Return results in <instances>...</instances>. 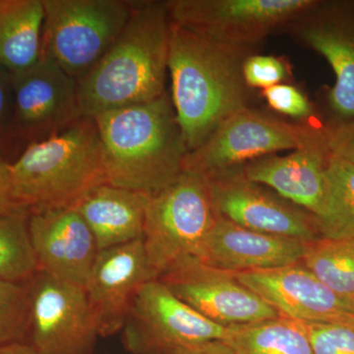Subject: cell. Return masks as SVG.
Segmentation results:
<instances>
[{"label":"cell","instance_id":"6da1fadb","mask_svg":"<svg viewBox=\"0 0 354 354\" xmlns=\"http://www.w3.org/2000/svg\"><path fill=\"white\" fill-rule=\"evenodd\" d=\"M253 53V48L216 44L172 24L171 97L188 153L230 116L249 108L243 64Z\"/></svg>","mask_w":354,"mask_h":354},{"label":"cell","instance_id":"7a4b0ae2","mask_svg":"<svg viewBox=\"0 0 354 354\" xmlns=\"http://www.w3.org/2000/svg\"><path fill=\"white\" fill-rule=\"evenodd\" d=\"M171 27L167 0L135 1L120 37L77 80L83 118L153 102L167 92Z\"/></svg>","mask_w":354,"mask_h":354},{"label":"cell","instance_id":"3957f363","mask_svg":"<svg viewBox=\"0 0 354 354\" xmlns=\"http://www.w3.org/2000/svg\"><path fill=\"white\" fill-rule=\"evenodd\" d=\"M94 120L106 183L153 196L183 171L188 153L171 94Z\"/></svg>","mask_w":354,"mask_h":354},{"label":"cell","instance_id":"277c9868","mask_svg":"<svg viewBox=\"0 0 354 354\" xmlns=\"http://www.w3.org/2000/svg\"><path fill=\"white\" fill-rule=\"evenodd\" d=\"M14 197L27 209L73 206L88 191L106 183L101 140L94 120L26 147L10 162Z\"/></svg>","mask_w":354,"mask_h":354},{"label":"cell","instance_id":"5b68a950","mask_svg":"<svg viewBox=\"0 0 354 354\" xmlns=\"http://www.w3.org/2000/svg\"><path fill=\"white\" fill-rule=\"evenodd\" d=\"M216 218L208 179L200 172L183 169L174 183L150 197L143 241L158 278L183 258L200 259Z\"/></svg>","mask_w":354,"mask_h":354},{"label":"cell","instance_id":"8992f818","mask_svg":"<svg viewBox=\"0 0 354 354\" xmlns=\"http://www.w3.org/2000/svg\"><path fill=\"white\" fill-rule=\"evenodd\" d=\"M41 55L76 80L87 74L118 39L131 16L127 0H43Z\"/></svg>","mask_w":354,"mask_h":354},{"label":"cell","instance_id":"52a82bcc","mask_svg":"<svg viewBox=\"0 0 354 354\" xmlns=\"http://www.w3.org/2000/svg\"><path fill=\"white\" fill-rule=\"evenodd\" d=\"M317 0H167L174 25L225 46L253 48Z\"/></svg>","mask_w":354,"mask_h":354},{"label":"cell","instance_id":"ba28073f","mask_svg":"<svg viewBox=\"0 0 354 354\" xmlns=\"http://www.w3.org/2000/svg\"><path fill=\"white\" fill-rule=\"evenodd\" d=\"M323 127L286 122L250 108L227 118L184 160L183 169L208 176L241 167L266 156L323 142Z\"/></svg>","mask_w":354,"mask_h":354},{"label":"cell","instance_id":"9c48e42d","mask_svg":"<svg viewBox=\"0 0 354 354\" xmlns=\"http://www.w3.org/2000/svg\"><path fill=\"white\" fill-rule=\"evenodd\" d=\"M232 330L201 315L156 279L135 295L121 330L130 353L152 354L174 346L225 342Z\"/></svg>","mask_w":354,"mask_h":354},{"label":"cell","instance_id":"30bf717a","mask_svg":"<svg viewBox=\"0 0 354 354\" xmlns=\"http://www.w3.org/2000/svg\"><path fill=\"white\" fill-rule=\"evenodd\" d=\"M27 288L32 348L39 354H94L100 334L83 288L39 271Z\"/></svg>","mask_w":354,"mask_h":354},{"label":"cell","instance_id":"8fae6325","mask_svg":"<svg viewBox=\"0 0 354 354\" xmlns=\"http://www.w3.org/2000/svg\"><path fill=\"white\" fill-rule=\"evenodd\" d=\"M13 138L21 152L83 118L78 84L50 57L12 73Z\"/></svg>","mask_w":354,"mask_h":354},{"label":"cell","instance_id":"7c38bea8","mask_svg":"<svg viewBox=\"0 0 354 354\" xmlns=\"http://www.w3.org/2000/svg\"><path fill=\"white\" fill-rule=\"evenodd\" d=\"M158 279L179 299L225 328L242 327L281 316L242 285L234 272L216 269L196 257L177 261Z\"/></svg>","mask_w":354,"mask_h":354},{"label":"cell","instance_id":"4fadbf2b","mask_svg":"<svg viewBox=\"0 0 354 354\" xmlns=\"http://www.w3.org/2000/svg\"><path fill=\"white\" fill-rule=\"evenodd\" d=\"M206 176L218 218L249 230L304 242L320 239L315 216L268 187L249 180L241 167Z\"/></svg>","mask_w":354,"mask_h":354},{"label":"cell","instance_id":"5bb4252c","mask_svg":"<svg viewBox=\"0 0 354 354\" xmlns=\"http://www.w3.org/2000/svg\"><path fill=\"white\" fill-rule=\"evenodd\" d=\"M283 32L320 53L334 70L328 95L332 123L354 121V0H317Z\"/></svg>","mask_w":354,"mask_h":354},{"label":"cell","instance_id":"9a60e30c","mask_svg":"<svg viewBox=\"0 0 354 354\" xmlns=\"http://www.w3.org/2000/svg\"><path fill=\"white\" fill-rule=\"evenodd\" d=\"M28 227L38 271L84 288L100 250L77 209H30Z\"/></svg>","mask_w":354,"mask_h":354},{"label":"cell","instance_id":"2e32d148","mask_svg":"<svg viewBox=\"0 0 354 354\" xmlns=\"http://www.w3.org/2000/svg\"><path fill=\"white\" fill-rule=\"evenodd\" d=\"M156 279L143 239L99 251L84 290L100 337L123 329L135 295Z\"/></svg>","mask_w":354,"mask_h":354},{"label":"cell","instance_id":"e0dca14e","mask_svg":"<svg viewBox=\"0 0 354 354\" xmlns=\"http://www.w3.org/2000/svg\"><path fill=\"white\" fill-rule=\"evenodd\" d=\"M234 274L281 316L301 323L354 327V312L348 300L324 285L302 263Z\"/></svg>","mask_w":354,"mask_h":354},{"label":"cell","instance_id":"ac0fdd59","mask_svg":"<svg viewBox=\"0 0 354 354\" xmlns=\"http://www.w3.org/2000/svg\"><path fill=\"white\" fill-rule=\"evenodd\" d=\"M308 243L249 230L218 216L200 260L234 274L278 269L301 263Z\"/></svg>","mask_w":354,"mask_h":354},{"label":"cell","instance_id":"d6986e66","mask_svg":"<svg viewBox=\"0 0 354 354\" xmlns=\"http://www.w3.org/2000/svg\"><path fill=\"white\" fill-rule=\"evenodd\" d=\"M329 155L323 140L288 155L266 156L239 167L249 180L270 188L318 218L327 198L326 167Z\"/></svg>","mask_w":354,"mask_h":354},{"label":"cell","instance_id":"ffe728a7","mask_svg":"<svg viewBox=\"0 0 354 354\" xmlns=\"http://www.w3.org/2000/svg\"><path fill=\"white\" fill-rule=\"evenodd\" d=\"M150 196L104 183L73 205L90 227L99 250L143 239Z\"/></svg>","mask_w":354,"mask_h":354},{"label":"cell","instance_id":"44dd1931","mask_svg":"<svg viewBox=\"0 0 354 354\" xmlns=\"http://www.w3.org/2000/svg\"><path fill=\"white\" fill-rule=\"evenodd\" d=\"M43 0H0V65L24 71L41 57Z\"/></svg>","mask_w":354,"mask_h":354},{"label":"cell","instance_id":"7402d4cb","mask_svg":"<svg viewBox=\"0 0 354 354\" xmlns=\"http://www.w3.org/2000/svg\"><path fill=\"white\" fill-rule=\"evenodd\" d=\"M225 342L234 354H314L302 324L283 316L232 328Z\"/></svg>","mask_w":354,"mask_h":354},{"label":"cell","instance_id":"603a6c76","mask_svg":"<svg viewBox=\"0 0 354 354\" xmlns=\"http://www.w3.org/2000/svg\"><path fill=\"white\" fill-rule=\"evenodd\" d=\"M326 176L327 198L315 218L320 239H354V165L330 153Z\"/></svg>","mask_w":354,"mask_h":354},{"label":"cell","instance_id":"cb8c5ba5","mask_svg":"<svg viewBox=\"0 0 354 354\" xmlns=\"http://www.w3.org/2000/svg\"><path fill=\"white\" fill-rule=\"evenodd\" d=\"M302 264L344 299L354 297V239L309 242Z\"/></svg>","mask_w":354,"mask_h":354},{"label":"cell","instance_id":"d4e9b609","mask_svg":"<svg viewBox=\"0 0 354 354\" xmlns=\"http://www.w3.org/2000/svg\"><path fill=\"white\" fill-rule=\"evenodd\" d=\"M28 218L25 207L0 213V281L26 283L38 272Z\"/></svg>","mask_w":354,"mask_h":354},{"label":"cell","instance_id":"484cf974","mask_svg":"<svg viewBox=\"0 0 354 354\" xmlns=\"http://www.w3.org/2000/svg\"><path fill=\"white\" fill-rule=\"evenodd\" d=\"M29 297L27 281H0V346L27 342Z\"/></svg>","mask_w":354,"mask_h":354},{"label":"cell","instance_id":"4316f807","mask_svg":"<svg viewBox=\"0 0 354 354\" xmlns=\"http://www.w3.org/2000/svg\"><path fill=\"white\" fill-rule=\"evenodd\" d=\"M301 324L314 354H354L353 326L329 323Z\"/></svg>","mask_w":354,"mask_h":354},{"label":"cell","instance_id":"83f0119b","mask_svg":"<svg viewBox=\"0 0 354 354\" xmlns=\"http://www.w3.org/2000/svg\"><path fill=\"white\" fill-rule=\"evenodd\" d=\"M243 77L249 88L265 90L290 80L291 70L283 57L253 53L244 62Z\"/></svg>","mask_w":354,"mask_h":354},{"label":"cell","instance_id":"f1b7e54d","mask_svg":"<svg viewBox=\"0 0 354 354\" xmlns=\"http://www.w3.org/2000/svg\"><path fill=\"white\" fill-rule=\"evenodd\" d=\"M269 108L274 113L304 120L314 113V106L308 97L299 88L290 84H279L262 92Z\"/></svg>","mask_w":354,"mask_h":354},{"label":"cell","instance_id":"f546056e","mask_svg":"<svg viewBox=\"0 0 354 354\" xmlns=\"http://www.w3.org/2000/svg\"><path fill=\"white\" fill-rule=\"evenodd\" d=\"M13 150L12 73L0 65V155L6 158Z\"/></svg>","mask_w":354,"mask_h":354},{"label":"cell","instance_id":"4dcf8cb0","mask_svg":"<svg viewBox=\"0 0 354 354\" xmlns=\"http://www.w3.org/2000/svg\"><path fill=\"white\" fill-rule=\"evenodd\" d=\"M324 141L330 155L354 165V121L330 123L323 127Z\"/></svg>","mask_w":354,"mask_h":354},{"label":"cell","instance_id":"1f68e13d","mask_svg":"<svg viewBox=\"0 0 354 354\" xmlns=\"http://www.w3.org/2000/svg\"><path fill=\"white\" fill-rule=\"evenodd\" d=\"M14 197L12 180H11L10 162L0 155V213L19 208Z\"/></svg>","mask_w":354,"mask_h":354},{"label":"cell","instance_id":"d6a6232c","mask_svg":"<svg viewBox=\"0 0 354 354\" xmlns=\"http://www.w3.org/2000/svg\"><path fill=\"white\" fill-rule=\"evenodd\" d=\"M152 354H234L225 342H212L195 346L158 349Z\"/></svg>","mask_w":354,"mask_h":354},{"label":"cell","instance_id":"836d02e7","mask_svg":"<svg viewBox=\"0 0 354 354\" xmlns=\"http://www.w3.org/2000/svg\"><path fill=\"white\" fill-rule=\"evenodd\" d=\"M0 354H39L28 342H17L0 346Z\"/></svg>","mask_w":354,"mask_h":354},{"label":"cell","instance_id":"e575fe53","mask_svg":"<svg viewBox=\"0 0 354 354\" xmlns=\"http://www.w3.org/2000/svg\"><path fill=\"white\" fill-rule=\"evenodd\" d=\"M351 308H353V312H354V297H353V299L351 300Z\"/></svg>","mask_w":354,"mask_h":354}]
</instances>
